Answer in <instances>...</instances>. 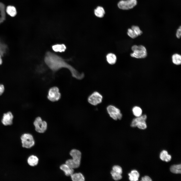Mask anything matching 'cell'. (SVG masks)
Returning a JSON list of instances; mask_svg holds the SVG:
<instances>
[{
	"mask_svg": "<svg viewBox=\"0 0 181 181\" xmlns=\"http://www.w3.org/2000/svg\"><path fill=\"white\" fill-rule=\"evenodd\" d=\"M137 0H121L118 3V6L120 9L127 10L133 8L137 5Z\"/></svg>",
	"mask_w": 181,
	"mask_h": 181,
	"instance_id": "9",
	"label": "cell"
},
{
	"mask_svg": "<svg viewBox=\"0 0 181 181\" xmlns=\"http://www.w3.org/2000/svg\"><path fill=\"white\" fill-rule=\"evenodd\" d=\"M132 111L134 115L137 117L140 116L142 114V110L138 106L134 107L132 108Z\"/></svg>",
	"mask_w": 181,
	"mask_h": 181,
	"instance_id": "24",
	"label": "cell"
},
{
	"mask_svg": "<svg viewBox=\"0 0 181 181\" xmlns=\"http://www.w3.org/2000/svg\"><path fill=\"white\" fill-rule=\"evenodd\" d=\"M13 116L10 112L4 113L2 120V124L5 126L12 125L13 123Z\"/></svg>",
	"mask_w": 181,
	"mask_h": 181,
	"instance_id": "10",
	"label": "cell"
},
{
	"mask_svg": "<svg viewBox=\"0 0 181 181\" xmlns=\"http://www.w3.org/2000/svg\"><path fill=\"white\" fill-rule=\"evenodd\" d=\"M2 56L0 53V65L1 64L2 62Z\"/></svg>",
	"mask_w": 181,
	"mask_h": 181,
	"instance_id": "34",
	"label": "cell"
},
{
	"mask_svg": "<svg viewBox=\"0 0 181 181\" xmlns=\"http://www.w3.org/2000/svg\"><path fill=\"white\" fill-rule=\"evenodd\" d=\"M21 139L23 147L30 148L34 145L35 142L33 137L31 134L25 133L21 137Z\"/></svg>",
	"mask_w": 181,
	"mask_h": 181,
	"instance_id": "4",
	"label": "cell"
},
{
	"mask_svg": "<svg viewBox=\"0 0 181 181\" xmlns=\"http://www.w3.org/2000/svg\"><path fill=\"white\" fill-rule=\"evenodd\" d=\"M44 60L48 67L54 71H57L62 68H65L68 69L72 76L76 79L81 80L84 77V73H80L64 59L53 53L50 52H47Z\"/></svg>",
	"mask_w": 181,
	"mask_h": 181,
	"instance_id": "1",
	"label": "cell"
},
{
	"mask_svg": "<svg viewBox=\"0 0 181 181\" xmlns=\"http://www.w3.org/2000/svg\"><path fill=\"white\" fill-rule=\"evenodd\" d=\"M27 162L30 166H34L38 164V159L37 157L34 155H31L28 158L27 160Z\"/></svg>",
	"mask_w": 181,
	"mask_h": 181,
	"instance_id": "15",
	"label": "cell"
},
{
	"mask_svg": "<svg viewBox=\"0 0 181 181\" xmlns=\"http://www.w3.org/2000/svg\"><path fill=\"white\" fill-rule=\"evenodd\" d=\"M127 34L129 37L132 39L135 38L138 36L134 31L131 28L128 29Z\"/></svg>",
	"mask_w": 181,
	"mask_h": 181,
	"instance_id": "26",
	"label": "cell"
},
{
	"mask_svg": "<svg viewBox=\"0 0 181 181\" xmlns=\"http://www.w3.org/2000/svg\"><path fill=\"white\" fill-rule=\"evenodd\" d=\"M128 175L129 176V179L131 181L138 180L140 176L139 172L135 170H132Z\"/></svg>",
	"mask_w": 181,
	"mask_h": 181,
	"instance_id": "16",
	"label": "cell"
},
{
	"mask_svg": "<svg viewBox=\"0 0 181 181\" xmlns=\"http://www.w3.org/2000/svg\"><path fill=\"white\" fill-rule=\"evenodd\" d=\"M107 110L110 116L113 119L116 120L121 119L122 115L120 109L116 106L112 105L108 106Z\"/></svg>",
	"mask_w": 181,
	"mask_h": 181,
	"instance_id": "5",
	"label": "cell"
},
{
	"mask_svg": "<svg viewBox=\"0 0 181 181\" xmlns=\"http://www.w3.org/2000/svg\"><path fill=\"white\" fill-rule=\"evenodd\" d=\"M52 49L55 52H62L65 51L66 47L63 44H57L53 45L52 46Z\"/></svg>",
	"mask_w": 181,
	"mask_h": 181,
	"instance_id": "19",
	"label": "cell"
},
{
	"mask_svg": "<svg viewBox=\"0 0 181 181\" xmlns=\"http://www.w3.org/2000/svg\"><path fill=\"white\" fill-rule=\"evenodd\" d=\"M136 127L139 128L144 129H146L147 127L146 121H142L138 122L137 124Z\"/></svg>",
	"mask_w": 181,
	"mask_h": 181,
	"instance_id": "27",
	"label": "cell"
},
{
	"mask_svg": "<svg viewBox=\"0 0 181 181\" xmlns=\"http://www.w3.org/2000/svg\"><path fill=\"white\" fill-rule=\"evenodd\" d=\"M111 174L113 179L115 180H119L121 179L122 178L121 174L112 170L111 172Z\"/></svg>",
	"mask_w": 181,
	"mask_h": 181,
	"instance_id": "25",
	"label": "cell"
},
{
	"mask_svg": "<svg viewBox=\"0 0 181 181\" xmlns=\"http://www.w3.org/2000/svg\"><path fill=\"white\" fill-rule=\"evenodd\" d=\"M70 154L72 158L67 160L65 162V164L73 169L78 168L80 163L81 152L77 150L73 149L70 151Z\"/></svg>",
	"mask_w": 181,
	"mask_h": 181,
	"instance_id": "2",
	"label": "cell"
},
{
	"mask_svg": "<svg viewBox=\"0 0 181 181\" xmlns=\"http://www.w3.org/2000/svg\"><path fill=\"white\" fill-rule=\"evenodd\" d=\"M6 9L5 5L3 3L0 2V18L4 20L6 19Z\"/></svg>",
	"mask_w": 181,
	"mask_h": 181,
	"instance_id": "23",
	"label": "cell"
},
{
	"mask_svg": "<svg viewBox=\"0 0 181 181\" xmlns=\"http://www.w3.org/2000/svg\"><path fill=\"white\" fill-rule=\"evenodd\" d=\"M61 97V94L58 87H53L49 90L47 98L50 101L53 102L58 101L60 99Z\"/></svg>",
	"mask_w": 181,
	"mask_h": 181,
	"instance_id": "7",
	"label": "cell"
},
{
	"mask_svg": "<svg viewBox=\"0 0 181 181\" xmlns=\"http://www.w3.org/2000/svg\"><path fill=\"white\" fill-rule=\"evenodd\" d=\"M160 157L161 160L166 162L170 161L171 158V156L168 154L167 152L165 150H163L161 152Z\"/></svg>",
	"mask_w": 181,
	"mask_h": 181,
	"instance_id": "14",
	"label": "cell"
},
{
	"mask_svg": "<svg viewBox=\"0 0 181 181\" xmlns=\"http://www.w3.org/2000/svg\"><path fill=\"white\" fill-rule=\"evenodd\" d=\"M70 176L73 181H84L85 180L84 177L80 173H73Z\"/></svg>",
	"mask_w": 181,
	"mask_h": 181,
	"instance_id": "17",
	"label": "cell"
},
{
	"mask_svg": "<svg viewBox=\"0 0 181 181\" xmlns=\"http://www.w3.org/2000/svg\"><path fill=\"white\" fill-rule=\"evenodd\" d=\"M7 50L6 45L0 41V53L2 56L5 54Z\"/></svg>",
	"mask_w": 181,
	"mask_h": 181,
	"instance_id": "28",
	"label": "cell"
},
{
	"mask_svg": "<svg viewBox=\"0 0 181 181\" xmlns=\"http://www.w3.org/2000/svg\"><path fill=\"white\" fill-rule=\"evenodd\" d=\"M6 12L10 16L13 17L15 16L17 14V11L15 7L13 6H8L6 9Z\"/></svg>",
	"mask_w": 181,
	"mask_h": 181,
	"instance_id": "13",
	"label": "cell"
},
{
	"mask_svg": "<svg viewBox=\"0 0 181 181\" xmlns=\"http://www.w3.org/2000/svg\"><path fill=\"white\" fill-rule=\"evenodd\" d=\"M181 35V27L180 26L176 31V37L178 39L180 38Z\"/></svg>",
	"mask_w": 181,
	"mask_h": 181,
	"instance_id": "31",
	"label": "cell"
},
{
	"mask_svg": "<svg viewBox=\"0 0 181 181\" xmlns=\"http://www.w3.org/2000/svg\"><path fill=\"white\" fill-rule=\"evenodd\" d=\"M147 117L146 115L144 114L134 118L131 122V126L132 127H136L137 124L138 122L141 121H146Z\"/></svg>",
	"mask_w": 181,
	"mask_h": 181,
	"instance_id": "18",
	"label": "cell"
},
{
	"mask_svg": "<svg viewBox=\"0 0 181 181\" xmlns=\"http://www.w3.org/2000/svg\"><path fill=\"white\" fill-rule=\"evenodd\" d=\"M141 181H151L152 180L149 176H145L142 177Z\"/></svg>",
	"mask_w": 181,
	"mask_h": 181,
	"instance_id": "32",
	"label": "cell"
},
{
	"mask_svg": "<svg viewBox=\"0 0 181 181\" xmlns=\"http://www.w3.org/2000/svg\"><path fill=\"white\" fill-rule=\"evenodd\" d=\"M131 49L133 53L130 54V56L137 59H143L146 58L147 55V49L143 45H133Z\"/></svg>",
	"mask_w": 181,
	"mask_h": 181,
	"instance_id": "3",
	"label": "cell"
},
{
	"mask_svg": "<svg viewBox=\"0 0 181 181\" xmlns=\"http://www.w3.org/2000/svg\"><path fill=\"white\" fill-rule=\"evenodd\" d=\"M103 96L99 92L96 91L93 92L88 97L87 101L92 105H97L102 101Z\"/></svg>",
	"mask_w": 181,
	"mask_h": 181,
	"instance_id": "8",
	"label": "cell"
},
{
	"mask_svg": "<svg viewBox=\"0 0 181 181\" xmlns=\"http://www.w3.org/2000/svg\"><path fill=\"white\" fill-rule=\"evenodd\" d=\"M131 28L134 31L138 36L141 35L143 33L142 31L140 29L139 27L138 26L133 25L132 26Z\"/></svg>",
	"mask_w": 181,
	"mask_h": 181,
	"instance_id": "29",
	"label": "cell"
},
{
	"mask_svg": "<svg viewBox=\"0 0 181 181\" xmlns=\"http://www.w3.org/2000/svg\"><path fill=\"white\" fill-rule=\"evenodd\" d=\"M106 60L108 63L110 65H113L117 61V57L116 55L112 53H110L106 56Z\"/></svg>",
	"mask_w": 181,
	"mask_h": 181,
	"instance_id": "12",
	"label": "cell"
},
{
	"mask_svg": "<svg viewBox=\"0 0 181 181\" xmlns=\"http://www.w3.org/2000/svg\"><path fill=\"white\" fill-rule=\"evenodd\" d=\"M112 170L117 172L121 174L122 173V169L121 167L117 165H114L112 167Z\"/></svg>",
	"mask_w": 181,
	"mask_h": 181,
	"instance_id": "30",
	"label": "cell"
},
{
	"mask_svg": "<svg viewBox=\"0 0 181 181\" xmlns=\"http://www.w3.org/2000/svg\"><path fill=\"white\" fill-rule=\"evenodd\" d=\"M35 130L38 132L43 133L46 130L47 128V122L43 120L39 117H36L33 122Z\"/></svg>",
	"mask_w": 181,
	"mask_h": 181,
	"instance_id": "6",
	"label": "cell"
},
{
	"mask_svg": "<svg viewBox=\"0 0 181 181\" xmlns=\"http://www.w3.org/2000/svg\"><path fill=\"white\" fill-rule=\"evenodd\" d=\"M170 171L175 174L180 173L181 172V165L180 164L175 165L172 166L170 168Z\"/></svg>",
	"mask_w": 181,
	"mask_h": 181,
	"instance_id": "22",
	"label": "cell"
},
{
	"mask_svg": "<svg viewBox=\"0 0 181 181\" xmlns=\"http://www.w3.org/2000/svg\"><path fill=\"white\" fill-rule=\"evenodd\" d=\"M94 13L96 16L99 18H102L104 16L105 11L102 7L98 6L94 10Z\"/></svg>",
	"mask_w": 181,
	"mask_h": 181,
	"instance_id": "21",
	"label": "cell"
},
{
	"mask_svg": "<svg viewBox=\"0 0 181 181\" xmlns=\"http://www.w3.org/2000/svg\"><path fill=\"white\" fill-rule=\"evenodd\" d=\"M60 168L63 171L67 176H70L74 172L73 169L67 165L64 164L60 166Z\"/></svg>",
	"mask_w": 181,
	"mask_h": 181,
	"instance_id": "11",
	"label": "cell"
},
{
	"mask_svg": "<svg viewBox=\"0 0 181 181\" xmlns=\"http://www.w3.org/2000/svg\"><path fill=\"white\" fill-rule=\"evenodd\" d=\"M4 89L5 88L4 85L2 84H0V96H1L3 93Z\"/></svg>",
	"mask_w": 181,
	"mask_h": 181,
	"instance_id": "33",
	"label": "cell"
},
{
	"mask_svg": "<svg viewBox=\"0 0 181 181\" xmlns=\"http://www.w3.org/2000/svg\"><path fill=\"white\" fill-rule=\"evenodd\" d=\"M172 60L174 64L177 65H179L181 64V56L177 53L174 54L172 56Z\"/></svg>",
	"mask_w": 181,
	"mask_h": 181,
	"instance_id": "20",
	"label": "cell"
}]
</instances>
